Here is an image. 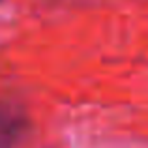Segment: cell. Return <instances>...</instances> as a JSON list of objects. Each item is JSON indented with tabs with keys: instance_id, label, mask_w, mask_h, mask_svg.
<instances>
[{
	"instance_id": "obj_1",
	"label": "cell",
	"mask_w": 148,
	"mask_h": 148,
	"mask_svg": "<svg viewBox=\"0 0 148 148\" xmlns=\"http://www.w3.org/2000/svg\"><path fill=\"white\" fill-rule=\"evenodd\" d=\"M23 130V118L13 107L0 105V148H13Z\"/></svg>"
}]
</instances>
